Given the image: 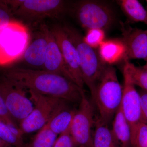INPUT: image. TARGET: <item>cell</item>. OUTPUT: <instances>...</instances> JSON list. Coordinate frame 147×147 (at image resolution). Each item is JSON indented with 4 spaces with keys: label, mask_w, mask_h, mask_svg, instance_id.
<instances>
[{
    "label": "cell",
    "mask_w": 147,
    "mask_h": 147,
    "mask_svg": "<svg viewBox=\"0 0 147 147\" xmlns=\"http://www.w3.org/2000/svg\"><path fill=\"white\" fill-rule=\"evenodd\" d=\"M2 76L24 89L62 99L78 105L85 94L84 90L64 76L42 70L11 67L3 69Z\"/></svg>",
    "instance_id": "1"
},
{
    "label": "cell",
    "mask_w": 147,
    "mask_h": 147,
    "mask_svg": "<svg viewBox=\"0 0 147 147\" xmlns=\"http://www.w3.org/2000/svg\"><path fill=\"white\" fill-rule=\"evenodd\" d=\"M63 27L78 52L84 85L89 90L93 99L98 84L108 65L101 59L98 51L85 42L84 37L76 29L67 24Z\"/></svg>",
    "instance_id": "2"
},
{
    "label": "cell",
    "mask_w": 147,
    "mask_h": 147,
    "mask_svg": "<svg viewBox=\"0 0 147 147\" xmlns=\"http://www.w3.org/2000/svg\"><path fill=\"white\" fill-rule=\"evenodd\" d=\"M123 87L119 82L116 69L107 65L98 82L92 100L98 117L109 124L120 107Z\"/></svg>",
    "instance_id": "3"
},
{
    "label": "cell",
    "mask_w": 147,
    "mask_h": 147,
    "mask_svg": "<svg viewBox=\"0 0 147 147\" xmlns=\"http://www.w3.org/2000/svg\"><path fill=\"white\" fill-rule=\"evenodd\" d=\"M13 16L31 26L46 18H60L68 9L67 2L62 0L3 1Z\"/></svg>",
    "instance_id": "4"
},
{
    "label": "cell",
    "mask_w": 147,
    "mask_h": 147,
    "mask_svg": "<svg viewBox=\"0 0 147 147\" xmlns=\"http://www.w3.org/2000/svg\"><path fill=\"white\" fill-rule=\"evenodd\" d=\"M30 38L26 26L16 20L0 28V66L9 65L23 57Z\"/></svg>",
    "instance_id": "5"
},
{
    "label": "cell",
    "mask_w": 147,
    "mask_h": 147,
    "mask_svg": "<svg viewBox=\"0 0 147 147\" xmlns=\"http://www.w3.org/2000/svg\"><path fill=\"white\" fill-rule=\"evenodd\" d=\"M74 7L75 16L79 24L87 30L110 28L115 21L113 8L107 3L99 1H81Z\"/></svg>",
    "instance_id": "6"
},
{
    "label": "cell",
    "mask_w": 147,
    "mask_h": 147,
    "mask_svg": "<svg viewBox=\"0 0 147 147\" xmlns=\"http://www.w3.org/2000/svg\"><path fill=\"white\" fill-rule=\"evenodd\" d=\"M30 99L34 104L30 114L18 124L24 134H29L45 126L62 99L39 94L32 90H28Z\"/></svg>",
    "instance_id": "7"
},
{
    "label": "cell",
    "mask_w": 147,
    "mask_h": 147,
    "mask_svg": "<svg viewBox=\"0 0 147 147\" xmlns=\"http://www.w3.org/2000/svg\"><path fill=\"white\" fill-rule=\"evenodd\" d=\"M95 119L93 104L85 94L76 109L69 128L76 147H92Z\"/></svg>",
    "instance_id": "8"
},
{
    "label": "cell",
    "mask_w": 147,
    "mask_h": 147,
    "mask_svg": "<svg viewBox=\"0 0 147 147\" xmlns=\"http://www.w3.org/2000/svg\"><path fill=\"white\" fill-rule=\"evenodd\" d=\"M24 90L3 76L0 79V93L9 113L18 125L34 109L33 103Z\"/></svg>",
    "instance_id": "9"
},
{
    "label": "cell",
    "mask_w": 147,
    "mask_h": 147,
    "mask_svg": "<svg viewBox=\"0 0 147 147\" xmlns=\"http://www.w3.org/2000/svg\"><path fill=\"white\" fill-rule=\"evenodd\" d=\"M50 30L57 42L66 64L75 84L84 90V84L80 68L79 55L76 47L63 26L53 25Z\"/></svg>",
    "instance_id": "10"
},
{
    "label": "cell",
    "mask_w": 147,
    "mask_h": 147,
    "mask_svg": "<svg viewBox=\"0 0 147 147\" xmlns=\"http://www.w3.org/2000/svg\"><path fill=\"white\" fill-rule=\"evenodd\" d=\"M123 91L121 107L131 129V135L140 123V96L131 82L126 68L123 67Z\"/></svg>",
    "instance_id": "11"
},
{
    "label": "cell",
    "mask_w": 147,
    "mask_h": 147,
    "mask_svg": "<svg viewBox=\"0 0 147 147\" xmlns=\"http://www.w3.org/2000/svg\"><path fill=\"white\" fill-rule=\"evenodd\" d=\"M122 41L125 49L127 58L130 59L147 58V30L133 28L120 23Z\"/></svg>",
    "instance_id": "12"
},
{
    "label": "cell",
    "mask_w": 147,
    "mask_h": 147,
    "mask_svg": "<svg viewBox=\"0 0 147 147\" xmlns=\"http://www.w3.org/2000/svg\"><path fill=\"white\" fill-rule=\"evenodd\" d=\"M48 28L45 24L40 25L39 32L29 43L22 57L26 63L34 68L43 69L48 42Z\"/></svg>",
    "instance_id": "13"
},
{
    "label": "cell",
    "mask_w": 147,
    "mask_h": 147,
    "mask_svg": "<svg viewBox=\"0 0 147 147\" xmlns=\"http://www.w3.org/2000/svg\"><path fill=\"white\" fill-rule=\"evenodd\" d=\"M47 35V51L42 70L64 76L75 83L50 28H48Z\"/></svg>",
    "instance_id": "14"
},
{
    "label": "cell",
    "mask_w": 147,
    "mask_h": 147,
    "mask_svg": "<svg viewBox=\"0 0 147 147\" xmlns=\"http://www.w3.org/2000/svg\"><path fill=\"white\" fill-rule=\"evenodd\" d=\"M73 105L71 102L63 100L46 124L58 136L70 128L76 109L72 107Z\"/></svg>",
    "instance_id": "15"
},
{
    "label": "cell",
    "mask_w": 147,
    "mask_h": 147,
    "mask_svg": "<svg viewBox=\"0 0 147 147\" xmlns=\"http://www.w3.org/2000/svg\"><path fill=\"white\" fill-rule=\"evenodd\" d=\"M98 53L107 65H112L127 58L126 49L122 40H104L98 47Z\"/></svg>",
    "instance_id": "16"
},
{
    "label": "cell",
    "mask_w": 147,
    "mask_h": 147,
    "mask_svg": "<svg viewBox=\"0 0 147 147\" xmlns=\"http://www.w3.org/2000/svg\"><path fill=\"white\" fill-rule=\"evenodd\" d=\"M112 123L111 130L119 147H131V129L121 106L115 114Z\"/></svg>",
    "instance_id": "17"
},
{
    "label": "cell",
    "mask_w": 147,
    "mask_h": 147,
    "mask_svg": "<svg viewBox=\"0 0 147 147\" xmlns=\"http://www.w3.org/2000/svg\"><path fill=\"white\" fill-rule=\"evenodd\" d=\"M93 131L92 147H117L116 142L109 124L98 117L96 118Z\"/></svg>",
    "instance_id": "18"
},
{
    "label": "cell",
    "mask_w": 147,
    "mask_h": 147,
    "mask_svg": "<svg viewBox=\"0 0 147 147\" xmlns=\"http://www.w3.org/2000/svg\"><path fill=\"white\" fill-rule=\"evenodd\" d=\"M117 3L129 21L142 22L147 25V10L139 1L119 0Z\"/></svg>",
    "instance_id": "19"
},
{
    "label": "cell",
    "mask_w": 147,
    "mask_h": 147,
    "mask_svg": "<svg viewBox=\"0 0 147 147\" xmlns=\"http://www.w3.org/2000/svg\"><path fill=\"white\" fill-rule=\"evenodd\" d=\"M123 66L126 68L131 82L141 90L147 92V67H138L129 61L127 58L124 60Z\"/></svg>",
    "instance_id": "20"
},
{
    "label": "cell",
    "mask_w": 147,
    "mask_h": 147,
    "mask_svg": "<svg viewBox=\"0 0 147 147\" xmlns=\"http://www.w3.org/2000/svg\"><path fill=\"white\" fill-rule=\"evenodd\" d=\"M58 137L46 124L38 130L28 147H53Z\"/></svg>",
    "instance_id": "21"
},
{
    "label": "cell",
    "mask_w": 147,
    "mask_h": 147,
    "mask_svg": "<svg viewBox=\"0 0 147 147\" xmlns=\"http://www.w3.org/2000/svg\"><path fill=\"white\" fill-rule=\"evenodd\" d=\"M0 138L7 144L14 147H26L24 139L18 138L7 124L0 118Z\"/></svg>",
    "instance_id": "22"
},
{
    "label": "cell",
    "mask_w": 147,
    "mask_h": 147,
    "mask_svg": "<svg viewBox=\"0 0 147 147\" xmlns=\"http://www.w3.org/2000/svg\"><path fill=\"white\" fill-rule=\"evenodd\" d=\"M131 147H147V125L140 123L131 135Z\"/></svg>",
    "instance_id": "23"
},
{
    "label": "cell",
    "mask_w": 147,
    "mask_h": 147,
    "mask_svg": "<svg viewBox=\"0 0 147 147\" xmlns=\"http://www.w3.org/2000/svg\"><path fill=\"white\" fill-rule=\"evenodd\" d=\"M105 31L98 29L88 30L86 36L84 37L85 42L91 47L96 49L105 40Z\"/></svg>",
    "instance_id": "24"
},
{
    "label": "cell",
    "mask_w": 147,
    "mask_h": 147,
    "mask_svg": "<svg viewBox=\"0 0 147 147\" xmlns=\"http://www.w3.org/2000/svg\"><path fill=\"white\" fill-rule=\"evenodd\" d=\"M69 128L58 136L53 147H76L70 134Z\"/></svg>",
    "instance_id": "25"
},
{
    "label": "cell",
    "mask_w": 147,
    "mask_h": 147,
    "mask_svg": "<svg viewBox=\"0 0 147 147\" xmlns=\"http://www.w3.org/2000/svg\"><path fill=\"white\" fill-rule=\"evenodd\" d=\"M13 17L8 7L3 1H0V28L14 20Z\"/></svg>",
    "instance_id": "26"
},
{
    "label": "cell",
    "mask_w": 147,
    "mask_h": 147,
    "mask_svg": "<svg viewBox=\"0 0 147 147\" xmlns=\"http://www.w3.org/2000/svg\"><path fill=\"white\" fill-rule=\"evenodd\" d=\"M0 118L2 119L7 124L13 125L18 126V124L12 118L10 114L9 113L1 93H0Z\"/></svg>",
    "instance_id": "27"
},
{
    "label": "cell",
    "mask_w": 147,
    "mask_h": 147,
    "mask_svg": "<svg viewBox=\"0 0 147 147\" xmlns=\"http://www.w3.org/2000/svg\"><path fill=\"white\" fill-rule=\"evenodd\" d=\"M138 92L140 96V122L147 125V92L142 90Z\"/></svg>",
    "instance_id": "28"
},
{
    "label": "cell",
    "mask_w": 147,
    "mask_h": 147,
    "mask_svg": "<svg viewBox=\"0 0 147 147\" xmlns=\"http://www.w3.org/2000/svg\"><path fill=\"white\" fill-rule=\"evenodd\" d=\"M7 144H8L6 143L5 142H4L0 138V147H4Z\"/></svg>",
    "instance_id": "29"
},
{
    "label": "cell",
    "mask_w": 147,
    "mask_h": 147,
    "mask_svg": "<svg viewBox=\"0 0 147 147\" xmlns=\"http://www.w3.org/2000/svg\"><path fill=\"white\" fill-rule=\"evenodd\" d=\"M4 147H13V146H11V145H9V144H7L6 145V146H5Z\"/></svg>",
    "instance_id": "30"
},
{
    "label": "cell",
    "mask_w": 147,
    "mask_h": 147,
    "mask_svg": "<svg viewBox=\"0 0 147 147\" xmlns=\"http://www.w3.org/2000/svg\"><path fill=\"white\" fill-rule=\"evenodd\" d=\"M146 64H145L144 65L146 66L147 67V58L146 60Z\"/></svg>",
    "instance_id": "31"
},
{
    "label": "cell",
    "mask_w": 147,
    "mask_h": 147,
    "mask_svg": "<svg viewBox=\"0 0 147 147\" xmlns=\"http://www.w3.org/2000/svg\"><path fill=\"white\" fill-rule=\"evenodd\" d=\"M117 147H119V146H117Z\"/></svg>",
    "instance_id": "32"
},
{
    "label": "cell",
    "mask_w": 147,
    "mask_h": 147,
    "mask_svg": "<svg viewBox=\"0 0 147 147\" xmlns=\"http://www.w3.org/2000/svg\"><path fill=\"white\" fill-rule=\"evenodd\" d=\"M146 2H147V1H146Z\"/></svg>",
    "instance_id": "33"
}]
</instances>
